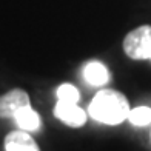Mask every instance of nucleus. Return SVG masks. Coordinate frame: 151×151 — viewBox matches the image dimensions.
I'll return each mask as SVG.
<instances>
[{"mask_svg":"<svg viewBox=\"0 0 151 151\" xmlns=\"http://www.w3.org/2000/svg\"><path fill=\"white\" fill-rule=\"evenodd\" d=\"M129 104L127 97L114 90H102L90 104V114L106 125H119L128 119Z\"/></svg>","mask_w":151,"mask_h":151,"instance_id":"obj_1","label":"nucleus"},{"mask_svg":"<svg viewBox=\"0 0 151 151\" xmlns=\"http://www.w3.org/2000/svg\"><path fill=\"white\" fill-rule=\"evenodd\" d=\"M123 51L133 60H145L151 56V25H142L129 31L123 39Z\"/></svg>","mask_w":151,"mask_h":151,"instance_id":"obj_2","label":"nucleus"},{"mask_svg":"<svg viewBox=\"0 0 151 151\" xmlns=\"http://www.w3.org/2000/svg\"><path fill=\"white\" fill-rule=\"evenodd\" d=\"M29 105V94L22 88H14L0 96V119H12L17 109Z\"/></svg>","mask_w":151,"mask_h":151,"instance_id":"obj_3","label":"nucleus"},{"mask_svg":"<svg viewBox=\"0 0 151 151\" xmlns=\"http://www.w3.org/2000/svg\"><path fill=\"white\" fill-rule=\"evenodd\" d=\"M54 116L62 120L68 127L73 128H80L85 125L86 122V114L77 104H71V102H62L59 100L57 105L54 106Z\"/></svg>","mask_w":151,"mask_h":151,"instance_id":"obj_4","label":"nucleus"},{"mask_svg":"<svg viewBox=\"0 0 151 151\" xmlns=\"http://www.w3.org/2000/svg\"><path fill=\"white\" fill-rule=\"evenodd\" d=\"M5 150L6 151H39V145L25 129L12 131L5 137Z\"/></svg>","mask_w":151,"mask_h":151,"instance_id":"obj_5","label":"nucleus"},{"mask_svg":"<svg viewBox=\"0 0 151 151\" xmlns=\"http://www.w3.org/2000/svg\"><path fill=\"white\" fill-rule=\"evenodd\" d=\"M17 127L20 129H25V131H36V129L40 127V117L39 114L34 111V109L26 105L22 106L20 109H17V113L14 114V117Z\"/></svg>","mask_w":151,"mask_h":151,"instance_id":"obj_6","label":"nucleus"},{"mask_svg":"<svg viewBox=\"0 0 151 151\" xmlns=\"http://www.w3.org/2000/svg\"><path fill=\"white\" fill-rule=\"evenodd\" d=\"M83 77L90 85L100 86L109 80V73L100 62H90L83 70Z\"/></svg>","mask_w":151,"mask_h":151,"instance_id":"obj_7","label":"nucleus"},{"mask_svg":"<svg viewBox=\"0 0 151 151\" xmlns=\"http://www.w3.org/2000/svg\"><path fill=\"white\" fill-rule=\"evenodd\" d=\"M128 120L136 127H145L151 123V108L148 106H137L129 109Z\"/></svg>","mask_w":151,"mask_h":151,"instance_id":"obj_8","label":"nucleus"},{"mask_svg":"<svg viewBox=\"0 0 151 151\" xmlns=\"http://www.w3.org/2000/svg\"><path fill=\"white\" fill-rule=\"evenodd\" d=\"M57 99L62 102H71V104H77L79 100V91L77 88L70 85V83H63L59 86L57 90Z\"/></svg>","mask_w":151,"mask_h":151,"instance_id":"obj_9","label":"nucleus"},{"mask_svg":"<svg viewBox=\"0 0 151 151\" xmlns=\"http://www.w3.org/2000/svg\"><path fill=\"white\" fill-rule=\"evenodd\" d=\"M150 139H151V133H150Z\"/></svg>","mask_w":151,"mask_h":151,"instance_id":"obj_10","label":"nucleus"},{"mask_svg":"<svg viewBox=\"0 0 151 151\" xmlns=\"http://www.w3.org/2000/svg\"><path fill=\"white\" fill-rule=\"evenodd\" d=\"M150 59H151V56H150Z\"/></svg>","mask_w":151,"mask_h":151,"instance_id":"obj_11","label":"nucleus"}]
</instances>
